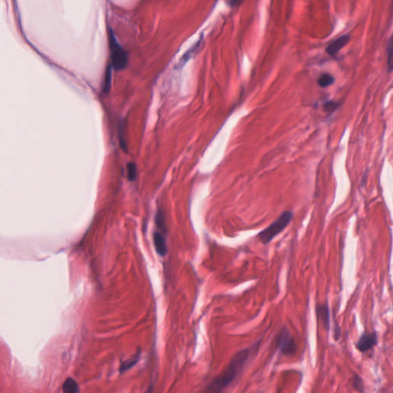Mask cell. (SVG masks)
<instances>
[{"mask_svg":"<svg viewBox=\"0 0 393 393\" xmlns=\"http://www.w3.org/2000/svg\"><path fill=\"white\" fill-rule=\"evenodd\" d=\"M262 340L260 339L248 348L241 350L231 358L227 367L207 386L205 393H223L245 370L259 353Z\"/></svg>","mask_w":393,"mask_h":393,"instance_id":"6da1fadb","label":"cell"},{"mask_svg":"<svg viewBox=\"0 0 393 393\" xmlns=\"http://www.w3.org/2000/svg\"><path fill=\"white\" fill-rule=\"evenodd\" d=\"M277 348L279 350L281 355L285 357H292L297 351V344L294 337L291 335L289 329L284 326L277 333L275 338Z\"/></svg>","mask_w":393,"mask_h":393,"instance_id":"277c9868","label":"cell"},{"mask_svg":"<svg viewBox=\"0 0 393 393\" xmlns=\"http://www.w3.org/2000/svg\"><path fill=\"white\" fill-rule=\"evenodd\" d=\"M316 314L317 320L323 325L324 328L328 332L330 328V312L328 303L317 304L316 307Z\"/></svg>","mask_w":393,"mask_h":393,"instance_id":"8992f818","label":"cell"},{"mask_svg":"<svg viewBox=\"0 0 393 393\" xmlns=\"http://www.w3.org/2000/svg\"><path fill=\"white\" fill-rule=\"evenodd\" d=\"M393 37L389 40L388 46H387V54H388V69L389 71L393 70V65H392V57H393Z\"/></svg>","mask_w":393,"mask_h":393,"instance_id":"ac0fdd59","label":"cell"},{"mask_svg":"<svg viewBox=\"0 0 393 393\" xmlns=\"http://www.w3.org/2000/svg\"><path fill=\"white\" fill-rule=\"evenodd\" d=\"M335 82V78L332 74L329 73H323L321 74L319 79H318V85L321 88H326L329 85H333Z\"/></svg>","mask_w":393,"mask_h":393,"instance_id":"7c38bea8","label":"cell"},{"mask_svg":"<svg viewBox=\"0 0 393 393\" xmlns=\"http://www.w3.org/2000/svg\"><path fill=\"white\" fill-rule=\"evenodd\" d=\"M340 106V103H336L334 101H328L323 105V110L326 112H333L335 110L337 109Z\"/></svg>","mask_w":393,"mask_h":393,"instance_id":"e0dca14e","label":"cell"},{"mask_svg":"<svg viewBox=\"0 0 393 393\" xmlns=\"http://www.w3.org/2000/svg\"><path fill=\"white\" fill-rule=\"evenodd\" d=\"M377 343L378 336L376 332H364L356 343V348L361 353H366L374 348Z\"/></svg>","mask_w":393,"mask_h":393,"instance_id":"5b68a950","label":"cell"},{"mask_svg":"<svg viewBox=\"0 0 393 393\" xmlns=\"http://www.w3.org/2000/svg\"><path fill=\"white\" fill-rule=\"evenodd\" d=\"M137 174L136 165L133 162L128 163L127 165V176H128V180L134 181L137 178Z\"/></svg>","mask_w":393,"mask_h":393,"instance_id":"9a60e30c","label":"cell"},{"mask_svg":"<svg viewBox=\"0 0 393 393\" xmlns=\"http://www.w3.org/2000/svg\"><path fill=\"white\" fill-rule=\"evenodd\" d=\"M125 122L121 121L119 124V130H118V135H119L120 146L121 149L125 152L128 151V146H127L126 140H125Z\"/></svg>","mask_w":393,"mask_h":393,"instance_id":"5bb4252c","label":"cell"},{"mask_svg":"<svg viewBox=\"0 0 393 393\" xmlns=\"http://www.w3.org/2000/svg\"><path fill=\"white\" fill-rule=\"evenodd\" d=\"M201 39H202V38H201V40H199V41H198V42H197V43H196L195 45L192 47V48H191V49H189V50L187 51L185 54H184V56H183V57H182L181 59H180V63H179V65H180V66H182V65H184V63H187V61L191 59V58L192 57V56H194V54L195 53V52H197L198 49H199V47L201 43Z\"/></svg>","mask_w":393,"mask_h":393,"instance_id":"4fadbf2b","label":"cell"},{"mask_svg":"<svg viewBox=\"0 0 393 393\" xmlns=\"http://www.w3.org/2000/svg\"><path fill=\"white\" fill-rule=\"evenodd\" d=\"M353 386L357 392L360 393H364L365 390V386H364V382L362 378L358 376V374H355L354 376V379H353Z\"/></svg>","mask_w":393,"mask_h":393,"instance_id":"2e32d148","label":"cell"},{"mask_svg":"<svg viewBox=\"0 0 393 393\" xmlns=\"http://www.w3.org/2000/svg\"><path fill=\"white\" fill-rule=\"evenodd\" d=\"M293 213L290 211L283 212L275 221L273 222L269 227L262 230L257 235L259 241L263 245L270 244L278 234L285 230L293 220Z\"/></svg>","mask_w":393,"mask_h":393,"instance_id":"7a4b0ae2","label":"cell"},{"mask_svg":"<svg viewBox=\"0 0 393 393\" xmlns=\"http://www.w3.org/2000/svg\"><path fill=\"white\" fill-rule=\"evenodd\" d=\"M111 78H112V66L109 64L106 69L104 85H103V93L107 94L109 92L111 86Z\"/></svg>","mask_w":393,"mask_h":393,"instance_id":"8fae6325","label":"cell"},{"mask_svg":"<svg viewBox=\"0 0 393 393\" xmlns=\"http://www.w3.org/2000/svg\"><path fill=\"white\" fill-rule=\"evenodd\" d=\"M241 3V2H239V1H230V2H228L229 5H230L231 7H235L236 5Z\"/></svg>","mask_w":393,"mask_h":393,"instance_id":"ffe728a7","label":"cell"},{"mask_svg":"<svg viewBox=\"0 0 393 393\" xmlns=\"http://www.w3.org/2000/svg\"><path fill=\"white\" fill-rule=\"evenodd\" d=\"M141 354H142V351L139 350L133 357L128 358L126 360L122 361L119 366L120 373H121V374H123L124 372H127V371L133 368L134 366L139 362V359H140L141 358Z\"/></svg>","mask_w":393,"mask_h":393,"instance_id":"9c48e42d","label":"cell"},{"mask_svg":"<svg viewBox=\"0 0 393 393\" xmlns=\"http://www.w3.org/2000/svg\"><path fill=\"white\" fill-rule=\"evenodd\" d=\"M350 38L351 37L349 34L342 36L340 38H336L326 47V53L332 57H334L336 54L343 49V47L346 46L349 43Z\"/></svg>","mask_w":393,"mask_h":393,"instance_id":"52a82bcc","label":"cell"},{"mask_svg":"<svg viewBox=\"0 0 393 393\" xmlns=\"http://www.w3.org/2000/svg\"><path fill=\"white\" fill-rule=\"evenodd\" d=\"M154 243L156 251L161 256H165L168 252L166 241L163 234L155 231L154 234Z\"/></svg>","mask_w":393,"mask_h":393,"instance_id":"ba28073f","label":"cell"},{"mask_svg":"<svg viewBox=\"0 0 393 393\" xmlns=\"http://www.w3.org/2000/svg\"><path fill=\"white\" fill-rule=\"evenodd\" d=\"M108 45L111 55V66L115 71L125 70L128 65V56L125 49L118 43L114 32L111 29L108 30Z\"/></svg>","mask_w":393,"mask_h":393,"instance_id":"3957f363","label":"cell"},{"mask_svg":"<svg viewBox=\"0 0 393 393\" xmlns=\"http://www.w3.org/2000/svg\"><path fill=\"white\" fill-rule=\"evenodd\" d=\"M340 336H341V329H340L339 325L336 323L334 328V340H336V341L340 340Z\"/></svg>","mask_w":393,"mask_h":393,"instance_id":"d6986e66","label":"cell"},{"mask_svg":"<svg viewBox=\"0 0 393 393\" xmlns=\"http://www.w3.org/2000/svg\"><path fill=\"white\" fill-rule=\"evenodd\" d=\"M63 393H80L79 386L75 379L68 377L62 387Z\"/></svg>","mask_w":393,"mask_h":393,"instance_id":"30bf717a","label":"cell"}]
</instances>
